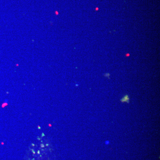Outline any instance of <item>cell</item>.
Instances as JSON below:
<instances>
[{
  "label": "cell",
  "instance_id": "1",
  "mask_svg": "<svg viewBox=\"0 0 160 160\" xmlns=\"http://www.w3.org/2000/svg\"><path fill=\"white\" fill-rule=\"evenodd\" d=\"M122 102H126L129 103V96L128 95H126L125 96L121 99L120 100Z\"/></svg>",
  "mask_w": 160,
  "mask_h": 160
}]
</instances>
